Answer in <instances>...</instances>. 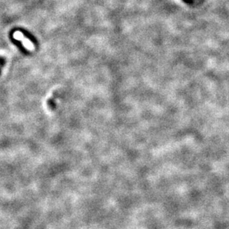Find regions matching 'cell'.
Returning a JSON list of instances; mask_svg holds the SVG:
<instances>
[{"label":"cell","mask_w":229,"mask_h":229,"mask_svg":"<svg viewBox=\"0 0 229 229\" xmlns=\"http://www.w3.org/2000/svg\"><path fill=\"white\" fill-rule=\"evenodd\" d=\"M13 38L19 40L20 42H22V43L23 44L25 48H27L28 50L33 51L34 49V46L33 45V43H32L29 39H26V38L23 36V34L20 31H16L15 33H13Z\"/></svg>","instance_id":"6da1fadb"}]
</instances>
